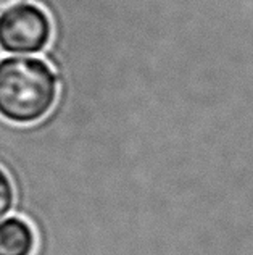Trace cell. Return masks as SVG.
<instances>
[{"label": "cell", "instance_id": "cell-5", "mask_svg": "<svg viewBox=\"0 0 253 255\" xmlns=\"http://www.w3.org/2000/svg\"><path fill=\"white\" fill-rule=\"evenodd\" d=\"M24 0H0V11L3 10H10V8H15L19 3H23Z\"/></svg>", "mask_w": 253, "mask_h": 255}, {"label": "cell", "instance_id": "cell-3", "mask_svg": "<svg viewBox=\"0 0 253 255\" xmlns=\"http://www.w3.org/2000/svg\"><path fill=\"white\" fill-rule=\"evenodd\" d=\"M37 238L28 221L11 217L0 223V255H32Z\"/></svg>", "mask_w": 253, "mask_h": 255}, {"label": "cell", "instance_id": "cell-1", "mask_svg": "<svg viewBox=\"0 0 253 255\" xmlns=\"http://www.w3.org/2000/svg\"><path fill=\"white\" fill-rule=\"evenodd\" d=\"M58 81L50 66L32 57L0 62V115L16 125L42 120L55 105Z\"/></svg>", "mask_w": 253, "mask_h": 255}, {"label": "cell", "instance_id": "cell-2", "mask_svg": "<svg viewBox=\"0 0 253 255\" xmlns=\"http://www.w3.org/2000/svg\"><path fill=\"white\" fill-rule=\"evenodd\" d=\"M52 36L50 19L36 5L10 8L0 16V47L10 53L41 52Z\"/></svg>", "mask_w": 253, "mask_h": 255}, {"label": "cell", "instance_id": "cell-4", "mask_svg": "<svg viewBox=\"0 0 253 255\" xmlns=\"http://www.w3.org/2000/svg\"><path fill=\"white\" fill-rule=\"evenodd\" d=\"M15 204V186L3 168H0V221H2Z\"/></svg>", "mask_w": 253, "mask_h": 255}]
</instances>
